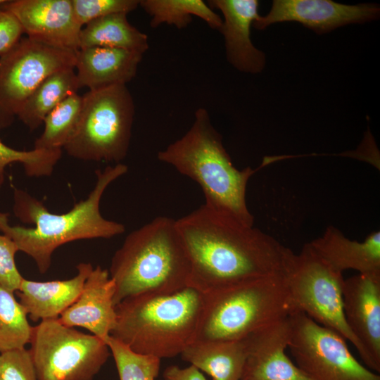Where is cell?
<instances>
[{
  "label": "cell",
  "instance_id": "6da1fadb",
  "mask_svg": "<svg viewBox=\"0 0 380 380\" xmlns=\"http://www.w3.org/2000/svg\"><path fill=\"white\" fill-rule=\"evenodd\" d=\"M175 224L190 262L189 286L203 293L284 273L291 251L205 204Z\"/></svg>",
  "mask_w": 380,
  "mask_h": 380
},
{
  "label": "cell",
  "instance_id": "7a4b0ae2",
  "mask_svg": "<svg viewBox=\"0 0 380 380\" xmlns=\"http://www.w3.org/2000/svg\"><path fill=\"white\" fill-rule=\"evenodd\" d=\"M127 170V166L121 163L97 170L96 182L88 197L63 214L50 212L42 201L27 191L14 189L15 215L21 222L34 227L11 226L8 215L0 212V232L11 238L20 251L30 256L44 274L50 267L53 252L61 246L82 239H110L125 232L124 224L101 215L100 203L108 186Z\"/></svg>",
  "mask_w": 380,
  "mask_h": 380
},
{
  "label": "cell",
  "instance_id": "3957f363",
  "mask_svg": "<svg viewBox=\"0 0 380 380\" xmlns=\"http://www.w3.org/2000/svg\"><path fill=\"white\" fill-rule=\"evenodd\" d=\"M157 157L196 182L203 192L205 205L253 226L246 193L254 170L249 167L239 170L233 165L207 109L198 108L189 130L160 151Z\"/></svg>",
  "mask_w": 380,
  "mask_h": 380
},
{
  "label": "cell",
  "instance_id": "277c9868",
  "mask_svg": "<svg viewBox=\"0 0 380 380\" xmlns=\"http://www.w3.org/2000/svg\"><path fill=\"white\" fill-rule=\"evenodd\" d=\"M204 302L205 294L190 286L129 297L115 305L110 336L139 354L175 357L194 342Z\"/></svg>",
  "mask_w": 380,
  "mask_h": 380
},
{
  "label": "cell",
  "instance_id": "5b68a950",
  "mask_svg": "<svg viewBox=\"0 0 380 380\" xmlns=\"http://www.w3.org/2000/svg\"><path fill=\"white\" fill-rule=\"evenodd\" d=\"M116 305L129 297L170 293L189 286L190 262L176 227L165 216L131 232L115 252L108 270Z\"/></svg>",
  "mask_w": 380,
  "mask_h": 380
},
{
  "label": "cell",
  "instance_id": "8992f818",
  "mask_svg": "<svg viewBox=\"0 0 380 380\" xmlns=\"http://www.w3.org/2000/svg\"><path fill=\"white\" fill-rule=\"evenodd\" d=\"M204 294L194 342L242 340L295 312L284 273Z\"/></svg>",
  "mask_w": 380,
  "mask_h": 380
},
{
  "label": "cell",
  "instance_id": "52a82bcc",
  "mask_svg": "<svg viewBox=\"0 0 380 380\" xmlns=\"http://www.w3.org/2000/svg\"><path fill=\"white\" fill-rule=\"evenodd\" d=\"M134 114L127 85L89 90L82 96L76 129L63 148L76 159L120 163L129 151Z\"/></svg>",
  "mask_w": 380,
  "mask_h": 380
},
{
  "label": "cell",
  "instance_id": "ba28073f",
  "mask_svg": "<svg viewBox=\"0 0 380 380\" xmlns=\"http://www.w3.org/2000/svg\"><path fill=\"white\" fill-rule=\"evenodd\" d=\"M284 275L295 312H303L338 334L352 343L361 357V346L344 316L343 274L330 268L306 243L298 254L290 252Z\"/></svg>",
  "mask_w": 380,
  "mask_h": 380
},
{
  "label": "cell",
  "instance_id": "9c48e42d",
  "mask_svg": "<svg viewBox=\"0 0 380 380\" xmlns=\"http://www.w3.org/2000/svg\"><path fill=\"white\" fill-rule=\"evenodd\" d=\"M30 343L37 380H92L110 353L101 338L65 326L58 319L32 327Z\"/></svg>",
  "mask_w": 380,
  "mask_h": 380
},
{
  "label": "cell",
  "instance_id": "30bf717a",
  "mask_svg": "<svg viewBox=\"0 0 380 380\" xmlns=\"http://www.w3.org/2000/svg\"><path fill=\"white\" fill-rule=\"evenodd\" d=\"M77 51L28 37L0 57V129L9 127L32 92L51 75L75 69Z\"/></svg>",
  "mask_w": 380,
  "mask_h": 380
},
{
  "label": "cell",
  "instance_id": "8fae6325",
  "mask_svg": "<svg viewBox=\"0 0 380 380\" xmlns=\"http://www.w3.org/2000/svg\"><path fill=\"white\" fill-rule=\"evenodd\" d=\"M289 350L296 365L312 380H380L358 362L346 341L300 312L290 315Z\"/></svg>",
  "mask_w": 380,
  "mask_h": 380
},
{
  "label": "cell",
  "instance_id": "7c38bea8",
  "mask_svg": "<svg viewBox=\"0 0 380 380\" xmlns=\"http://www.w3.org/2000/svg\"><path fill=\"white\" fill-rule=\"evenodd\" d=\"M380 8L377 4L348 5L331 0H274L270 12L260 15L253 23L262 30L282 22H298L321 34L351 23L377 20Z\"/></svg>",
  "mask_w": 380,
  "mask_h": 380
},
{
  "label": "cell",
  "instance_id": "4fadbf2b",
  "mask_svg": "<svg viewBox=\"0 0 380 380\" xmlns=\"http://www.w3.org/2000/svg\"><path fill=\"white\" fill-rule=\"evenodd\" d=\"M343 312L361 346L367 368L380 372V274H358L344 279Z\"/></svg>",
  "mask_w": 380,
  "mask_h": 380
},
{
  "label": "cell",
  "instance_id": "5bb4252c",
  "mask_svg": "<svg viewBox=\"0 0 380 380\" xmlns=\"http://www.w3.org/2000/svg\"><path fill=\"white\" fill-rule=\"evenodd\" d=\"M0 6L17 18L29 39L79 49L82 27L75 18L72 0H6Z\"/></svg>",
  "mask_w": 380,
  "mask_h": 380
},
{
  "label": "cell",
  "instance_id": "9a60e30c",
  "mask_svg": "<svg viewBox=\"0 0 380 380\" xmlns=\"http://www.w3.org/2000/svg\"><path fill=\"white\" fill-rule=\"evenodd\" d=\"M290 336L289 316L244 338L247 356L240 380H312L286 353Z\"/></svg>",
  "mask_w": 380,
  "mask_h": 380
},
{
  "label": "cell",
  "instance_id": "2e32d148",
  "mask_svg": "<svg viewBox=\"0 0 380 380\" xmlns=\"http://www.w3.org/2000/svg\"><path fill=\"white\" fill-rule=\"evenodd\" d=\"M207 4L223 15L218 31L224 40L227 61L243 72H262L265 66V54L253 45L251 39V27L260 16L258 1L210 0Z\"/></svg>",
  "mask_w": 380,
  "mask_h": 380
},
{
  "label": "cell",
  "instance_id": "e0dca14e",
  "mask_svg": "<svg viewBox=\"0 0 380 380\" xmlns=\"http://www.w3.org/2000/svg\"><path fill=\"white\" fill-rule=\"evenodd\" d=\"M115 291L108 270L97 265L87 277L77 300L60 315L59 321L70 327L84 328L106 342L116 321Z\"/></svg>",
  "mask_w": 380,
  "mask_h": 380
},
{
  "label": "cell",
  "instance_id": "ac0fdd59",
  "mask_svg": "<svg viewBox=\"0 0 380 380\" xmlns=\"http://www.w3.org/2000/svg\"><path fill=\"white\" fill-rule=\"evenodd\" d=\"M143 55L118 48L79 49L75 67L79 87H87L91 91L113 85H127L136 76Z\"/></svg>",
  "mask_w": 380,
  "mask_h": 380
},
{
  "label": "cell",
  "instance_id": "d6986e66",
  "mask_svg": "<svg viewBox=\"0 0 380 380\" xmlns=\"http://www.w3.org/2000/svg\"><path fill=\"white\" fill-rule=\"evenodd\" d=\"M312 251L334 271L354 270L360 274H380V232L364 241L350 240L330 226L323 235L307 243Z\"/></svg>",
  "mask_w": 380,
  "mask_h": 380
},
{
  "label": "cell",
  "instance_id": "ffe728a7",
  "mask_svg": "<svg viewBox=\"0 0 380 380\" xmlns=\"http://www.w3.org/2000/svg\"><path fill=\"white\" fill-rule=\"evenodd\" d=\"M93 268L89 262H80L77 274L65 280L35 281L24 278L16 291L19 302L33 322L58 319L77 300Z\"/></svg>",
  "mask_w": 380,
  "mask_h": 380
},
{
  "label": "cell",
  "instance_id": "44dd1931",
  "mask_svg": "<svg viewBox=\"0 0 380 380\" xmlns=\"http://www.w3.org/2000/svg\"><path fill=\"white\" fill-rule=\"evenodd\" d=\"M181 356L213 380H240L247 347L245 339L194 341L183 350Z\"/></svg>",
  "mask_w": 380,
  "mask_h": 380
},
{
  "label": "cell",
  "instance_id": "7402d4cb",
  "mask_svg": "<svg viewBox=\"0 0 380 380\" xmlns=\"http://www.w3.org/2000/svg\"><path fill=\"white\" fill-rule=\"evenodd\" d=\"M127 15L113 13L87 23L80 31L79 49L118 48L144 54L149 46L148 36L130 24Z\"/></svg>",
  "mask_w": 380,
  "mask_h": 380
},
{
  "label": "cell",
  "instance_id": "603a6c76",
  "mask_svg": "<svg viewBox=\"0 0 380 380\" xmlns=\"http://www.w3.org/2000/svg\"><path fill=\"white\" fill-rule=\"evenodd\" d=\"M79 89L75 69L56 72L32 92L17 116L30 130H34L43 123L49 112Z\"/></svg>",
  "mask_w": 380,
  "mask_h": 380
},
{
  "label": "cell",
  "instance_id": "cb8c5ba5",
  "mask_svg": "<svg viewBox=\"0 0 380 380\" xmlns=\"http://www.w3.org/2000/svg\"><path fill=\"white\" fill-rule=\"evenodd\" d=\"M139 6L151 17L150 26L161 24L181 30L186 27L197 16L212 29L217 30L222 18L203 0H139Z\"/></svg>",
  "mask_w": 380,
  "mask_h": 380
},
{
  "label": "cell",
  "instance_id": "d4e9b609",
  "mask_svg": "<svg viewBox=\"0 0 380 380\" xmlns=\"http://www.w3.org/2000/svg\"><path fill=\"white\" fill-rule=\"evenodd\" d=\"M82 107V96L75 93L56 106L44 120V130L34 142L37 149H61L73 134Z\"/></svg>",
  "mask_w": 380,
  "mask_h": 380
},
{
  "label": "cell",
  "instance_id": "484cf974",
  "mask_svg": "<svg viewBox=\"0 0 380 380\" xmlns=\"http://www.w3.org/2000/svg\"><path fill=\"white\" fill-rule=\"evenodd\" d=\"M13 293L0 286V353L25 348L31 338L28 315Z\"/></svg>",
  "mask_w": 380,
  "mask_h": 380
},
{
  "label": "cell",
  "instance_id": "4316f807",
  "mask_svg": "<svg viewBox=\"0 0 380 380\" xmlns=\"http://www.w3.org/2000/svg\"><path fill=\"white\" fill-rule=\"evenodd\" d=\"M106 343L113 357L119 380H155L157 378L160 358L135 353L111 336Z\"/></svg>",
  "mask_w": 380,
  "mask_h": 380
},
{
  "label": "cell",
  "instance_id": "83f0119b",
  "mask_svg": "<svg viewBox=\"0 0 380 380\" xmlns=\"http://www.w3.org/2000/svg\"><path fill=\"white\" fill-rule=\"evenodd\" d=\"M61 154V149L18 151L6 146L0 140V179H3L6 167L13 163H20L25 174L30 177L49 176Z\"/></svg>",
  "mask_w": 380,
  "mask_h": 380
},
{
  "label": "cell",
  "instance_id": "f1b7e54d",
  "mask_svg": "<svg viewBox=\"0 0 380 380\" xmlns=\"http://www.w3.org/2000/svg\"><path fill=\"white\" fill-rule=\"evenodd\" d=\"M74 14L78 24L82 27L91 21L117 13L135 10L139 0H72Z\"/></svg>",
  "mask_w": 380,
  "mask_h": 380
},
{
  "label": "cell",
  "instance_id": "f546056e",
  "mask_svg": "<svg viewBox=\"0 0 380 380\" xmlns=\"http://www.w3.org/2000/svg\"><path fill=\"white\" fill-rule=\"evenodd\" d=\"M0 380H37L29 350L0 353Z\"/></svg>",
  "mask_w": 380,
  "mask_h": 380
},
{
  "label": "cell",
  "instance_id": "4dcf8cb0",
  "mask_svg": "<svg viewBox=\"0 0 380 380\" xmlns=\"http://www.w3.org/2000/svg\"><path fill=\"white\" fill-rule=\"evenodd\" d=\"M18 251L17 245L11 238L0 234V286L13 292L18 291L24 279L15 261Z\"/></svg>",
  "mask_w": 380,
  "mask_h": 380
},
{
  "label": "cell",
  "instance_id": "1f68e13d",
  "mask_svg": "<svg viewBox=\"0 0 380 380\" xmlns=\"http://www.w3.org/2000/svg\"><path fill=\"white\" fill-rule=\"evenodd\" d=\"M23 30L17 18L0 6V57L9 51L20 39Z\"/></svg>",
  "mask_w": 380,
  "mask_h": 380
},
{
  "label": "cell",
  "instance_id": "d6a6232c",
  "mask_svg": "<svg viewBox=\"0 0 380 380\" xmlns=\"http://www.w3.org/2000/svg\"><path fill=\"white\" fill-rule=\"evenodd\" d=\"M163 376V380H208L200 369L191 365L184 368L169 366L165 369Z\"/></svg>",
  "mask_w": 380,
  "mask_h": 380
},
{
  "label": "cell",
  "instance_id": "836d02e7",
  "mask_svg": "<svg viewBox=\"0 0 380 380\" xmlns=\"http://www.w3.org/2000/svg\"><path fill=\"white\" fill-rule=\"evenodd\" d=\"M6 0H0V5L4 3Z\"/></svg>",
  "mask_w": 380,
  "mask_h": 380
}]
</instances>
